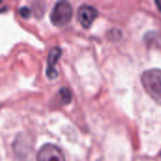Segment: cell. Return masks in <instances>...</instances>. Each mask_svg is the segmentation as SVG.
Segmentation results:
<instances>
[{"mask_svg": "<svg viewBox=\"0 0 161 161\" xmlns=\"http://www.w3.org/2000/svg\"><path fill=\"white\" fill-rule=\"evenodd\" d=\"M142 83L149 96L161 106V70L150 69L143 72Z\"/></svg>", "mask_w": 161, "mask_h": 161, "instance_id": "cell-1", "label": "cell"}, {"mask_svg": "<svg viewBox=\"0 0 161 161\" xmlns=\"http://www.w3.org/2000/svg\"><path fill=\"white\" fill-rule=\"evenodd\" d=\"M19 12H20V15H21L23 18H25V19L29 18V17H30V14H31V12H30V8H29L28 7H26V6L22 7V8H20Z\"/></svg>", "mask_w": 161, "mask_h": 161, "instance_id": "cell-7", "label": "cell"}, {"mask_svg": "<svg viewBox=\"0 0 161 161\" xmlns=\"http://www.w3.org/2000/svg\"><path fill=\"white\" fill-rule=\"evenodd\" d=\"M98 15V11L94 7L84 5L81 6L77 11V19L81 25L85 28L91 27L93 21L96 19Z\"/></svg>", "mask_w": 161, "mask_h": 161, "instance_id": "cell-4", "label": "cell"}, {"mask_svg": "<svg viewBox=\"0 0 161 161\" xmlns=\"http://www.w3.org/2000/svg\"><path fill=\"white\" fill-rule=\"evenodd\" d=\"M156 5H157V7L158 8V9L161 11V0H157V1H156Z\"/></svg>", "mask_w": 161, "mask_h": 161, "instance_id": "cell-8", "label": "cell"}, {"mask_svg": "<svg viewBox=\"0 0 161 161\" xmlns=\"http://www.w3.org/2000/svg\"><path fill=\"white\" fill-rule=\"evenodd\" d=\"M58 100L61 105H68L72 101V92L70 89L64 87L58 92Z\"/></svg>", "mask_w": 161, "mask_h": 161, "instance_id": "cell-6", "label": "cell"}, {"mask_svg": "<svg viewBox=\"0 0 161 161\" xmlns=\"http://www.w3.org/2000/svg\"><path fill=\"white\" fill-rule=\"evenodd\" d=\"M73 16V8L69 2L59 1L56 3L50 14V20L56 26H62L67 25Z\"/></svg>", "mask_w": 161, "mask_h": 161, "instance_id": "cell-2", "label": "cell"}, {"mask_svg": "<svg viewBox=\"0 0 161 161\" xmlns=\"http://www.w3.org/2000/svg\"><path fill=\"white\" fill-rule=\"evenodd\" d=\"M160 35H161V34H160Z\"/></svg>", "mask_w": 161, "mask_h": 161, "instance_id": "cell-9", "label": "cell"}, {"mask_svg": "<svg viewBox=\"0 0 161 161\" xmlns=\"http://www.w3.org/2000/svg\"><path fill=\"white\" fill-rule=\"evenodd\" d=\"M61 48L58 46H54L51 48L47 58V69H46V75L50 79H55L58 77V71L56 69V65L61 56Z\"/></svg>", "mask_w": 161, "mask_h": 161, "instance_id": "cell-5", "label": "cell"}, {"mask_svg": "<svg viewBox=\"0 0 161 161\" xmlns=\"http://www.w3.org/2000/svg\"><path fill=\"white\" fill-rule=\"evenodd\" d=\"M37 161H65L64 155L57 145L47 143L41 147L37 154Z\"/></svg>", "mask_w": 161, "mask_h": 161, "instance_id": "cell-3", "label": "cell"}]
</instances>
